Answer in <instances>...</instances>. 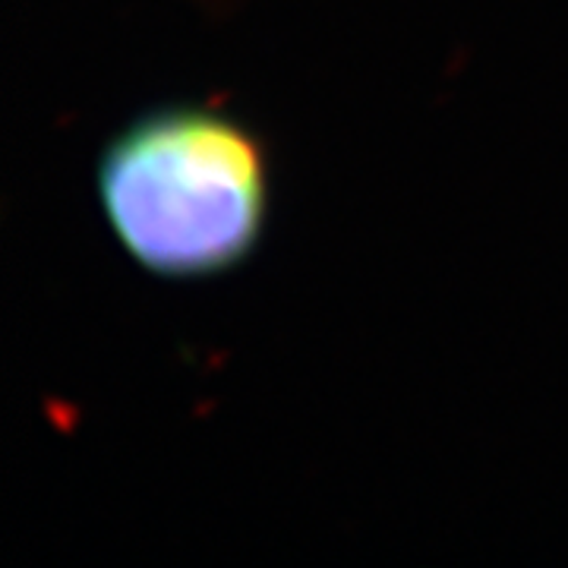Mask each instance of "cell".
Instances as JSON below:
<instances>
[{
	"instance_id": "6da1fadb",
	"label": "cell",
	"mask_w": 568,
	"mask_h": 568,
	"mask_svg": "<svg viewBox=\"0 0 568 568\" xmlns=\"http://www.w3.org/2000/svg\"><path fill=\"white\" fill-rule=\"evenodd\" d=\"M95 196L123 256L162 282H212L246 265L272 222V159L231 111L171 102L104 142Z\"/></svg>"
}]
</instances>
